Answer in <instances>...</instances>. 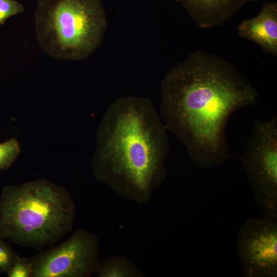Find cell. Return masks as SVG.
Masks as SVG:
<instances>
[{"mask_svg":"<svg viewBox=\"0 0 277 277\" xmlns=\"http://www.w3.org/2000/svg\"><path fill=\"white\" fill-rule=\"evenodd\" d=\"M160 115L185 146L191 161L211 169L230 158L228 120L253 105L260 93L230 62L196 51L171 68L161 85Z\"/></svg>","mask_w":277,"mask_h":277,"instance_id":"obj_1","label":"cell"},{"mask_svg":"<svg viewBox=\"0 0 277 277\" xmlns=\"http://www.w3.org/2000/svg\"><path fill=\"white\" fill-rule=\"evenodd\" d=\"M167 131L150 98H117L97 130L91 164L94 176L126 199L148 203L166 177Z\"/></svg>","mask_w":277,"mask_h":277,"instance_id":"obj_2","label":"cell"},{"mask_svg":"<svg viewBox=\"0 0 277 277\" xmlns=\"http://www.w3.org/2000/svg\"><path fill=\"white\" fill-rule=\"evenodd\" d=\"M75 208L63 186L38 179L5 186L0 196V238L42 249L72 229Z\"/></svg>","mask_w":277,"mask_h":277,"instance_id":"obj_3","label":"cell"},{"mask_svg":"<svg viewBox=\"0 0 277 277\" xmlns=\"http://www.w3.org/2000/svg\"><path fill=\"white\" fill-rule=\"evenodd\" d=\"M34 20L40 48L64 61L88 57L100 45L107 27L102 0H38Z\"/></svg>","mask_w":277,"mask_h":277,"instance_id":"obj_4","label":"cell"},{"mask_svg":"<svg viewBox=\"0 0 277 277\" xmlns=\"http://www.w3.org/2000/svg\"><path fill=\"white\" fill-rule=\"evenodd\" d=\"M255 203L266 217L277 219V117L255 121L240 159Z\"/></svg>","mask_w":277,"mask_h":277,"instance_id":"obj_5","label":"cell"},{"mask_svg":"<svg viewBox=\"0 0 277 277\" xmlns=\"http://www.w3.org/2000/svg\"><path fill=\"white\" fill-rule=\"evenodd\" d=\"M29 260L33 277H89L100 265L99 241L95 235L78 229L64 243Z\"/></svg>","mask_w":277,"mask_h":277,"instance_id":"obj_6","label":"cell"},{"mask_svg":"<svg viewBox=\"0 0 277 277\" xmlns=\"http://www.w3.org/2000/svg\"><path fill=\"white\" fill-rule=\"evenodd\" d=\"M237 252L245 277L277 276V219H247L240 228Z\"/></svg>","mask_w":277,"mask_h":277,"instance_id":"obj_7","label":"cell"},{"mask_svg":"<svg viewBox=\"0 0 277 277\" xmlns=\"http://www.w3.org/2000/svg\"><path fill=\"white\" fill-rule=\"evenodd\" d=\"M239 35L259 45L266 53L277 56V3L263 4L255 16L242 21L238 27Z\"/></svg>","mask_w":277,"mask_h":277,"instance_id":"obj_8","label":"cell"},{"mask_svg":"<svg viewBox=\"0 0 277 277\" xmlns=\"http://www.w3.org/2000/svg\"><path fill=\"white\" fill-rule=\"evenodd\" d=\"M202 28L219 26L243 6L255 0H175Z\"/></svg>","mask_w":277,"mask_h":277,"instance_id":"obj_9","label":"cell"},{"mask_svg":"<svg viewBox=\"0 0 277 277\" xmlns=\"http://www.w3.org/2000/svg\"><path fill=\"white\" fill-rule=\"evenodd\" d=\"M99 277H135L143 274L129 260L123 256L105 260L97 271Z\"/></svg>","mask_w":277,"mask_h":277,"instance_id":"obj_10","label":"cell"},{"mask_svg":"<svg viewBox=\"0 0 277 277\" xmlns=\"http://www.w3.org/2000/svg\"><path fill=\"white\" fill-rule=\"evenodd\" d=\"M21 152L19 143L13 138L0 144V170H6L15 162Z\"/></svg>","mask_w":277,"mask_h":277,"instance_id":"obj_11","label":"cell"},{"mask_svg":"<svg viewBox=\"0 0 277 277\" xmlns=\"http://www.w3.org/2000/svg\"><path fill=\"white\" fill-rule=\"evenodd\" d=\"M7 274L9 277H33L32 264L29 259L17 255Z\"/></svg>","mask_w":277,"mask_h":277,"instance_id":"obj_12","label":"cell"},{"mask_svg":"<svg viewBox=\"0 0 277 277\" xmlns=\"http://www.w3.org/2000/svg\"><path fill=\"white\" fill-rule=\"evenodd\" d=\"M17 255L8 243L0 238L1 273H7L12 265Z\"/></svg>","mask_w":277,"mask_h":277,"instance_id":"obj_13","label":"cell"},{"mask_svg":"<svg viewBox=\"0 0 277 277\" xmlns=\"http://www.w3.org/2000/svg\"><path fill=\"white\" fill-rule=\"evenodd\" d=\"M25 11L24 6L15 0H0V24L10 17Z\"/></svg>","mask_w":277,"mask_h":277,"instance_id":"obj_14","label":"cell"}]
</instances>
